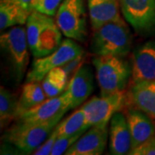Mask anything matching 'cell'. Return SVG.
Returning <instances> with one entry per match:
<instances>
[{
  "instance_id": "5",
  "label": "cell",
  "mask_w": 155,
  "mask_h": 155,
  "mask_svg": "<svg viewBox=\"0 0 155 155\" xmlns=\"http://www.w3.org/2000/svg\"><path fill=\"white\" fill-rule=\"evenodd\" d=\"M84 54L83 48L74 40L62 41L61 46L48 55L35 59L27 73L26 82H41L48 72L57 67H63L67 62Z\"/></svg>"
},
{
  "instance_id": "20",
  "label": "cell",
  "mask_w": 155,
  "mask_h": 155,
  "mask_svg": "<svg viewBox=\"0 0 155 155\" xmlns=\"http://www.w3.org/2000/svg\"><path fill=\"white\" fill-rule=\"evenodd\" d=\"M68 78L62 67L51 70L41 82L47 97H54L63 93L68 84Z\"/></svg>"
},
{
  "instance_id": "17",
  "label": "cell",
  "mask_w": 155,
  "mask_h": 155,
  "mask_svg": "<svg viewBox=\"0 0 155 155\" xmlns=\"http://www.w3.org/2000/svg\"><path fill=\"white\" fill-rule=\"evenodd\" d=\"M127 102L155 122V80L131 84L127 92Z\"/></svg>"
},
{
  "instance_id": "2",
  "label": "cell",
  "mask_w": 155,
  "mask_h": 155,
  "mask_svg": "<svg viewBox=\"0 0 155 155\" xmlns=\"http://www.w3.org/2000/svg\"><path fill=\"white\" fill-rule=\"evenodd\" d=\"M90 48L97 56L127 55L132 48V35L126 22H109L94 30Z\"/></svg>"
},
{
  "instance_id": "18",
  "label": "cell",
  "mask_w": 155,
  "mask_h": 155,
  "mask_svg": "<svg viewBox=\"0 0 155 155\" xmlns=\"http://www.w3.org/2000/svg\"><path fill=\"white\" fill-rule=\"evenodd\" d=\"M32 11L16 0H0V29L26 24Z\"/></svg>"
},
{
  "instance_id": "22",
  "label": "cell",
  "mask_w": 155,
  "mask_h": 155,
  "mask_svg": "<svg viewBox=\"0 0 155 155\" xmlns=\"http://www.w3.org/2000/svg\"><path fill=\"white\" fill-rule=\"evenodd\" d=\"M18 100L17 96L1 86L0 90V121L1 128L5 126L11 120L16 119L18 109Z\"/></svg>"
},
{
  "instance_id": "1",
  "label": "cell",
  "mask_w": 155,
  "mask_h": 155,
  "mask_svg": "<svg viewBox=\"0 0 155 155\" xmlns=\"http://www.w3.org/2000/svg\"><path fill=\"white\" fill-rule=\"evenodd\" d=\"M28 48L35 59L55 51L62 42V32L53 17L33 11L26 22Z\"/></svg>"
},
{
  "instance_id": "28",
  "label": "cell",
  "mask_w": 155,
  "mask_h": 155,
  "mask_svg": "<svg viewBox=\"0 0 155 155\" xmlns=\"http://www.w3.org/2000/svg\"><path fill=\"white\" fill-rule=\"evenodd\" d=\"M16 1L18 2L20 5H22L23 7L27 8L28 10L33 11V10H32V4H33L35 0H16Z\"/></svg>"
},
{
  "instance_id": "11",
  "label": "cell",
  "mask_w": 155,
  "mask_h": 155,
  "mask_svg": "<svg viewBox=\"0 0 155 155\" xmlns=\"http://www.w3.org/2000/svg\"><path fill=\"white\" fill-rule=\"evenodd\" d=\"M155 80V41L140 45L132 54L131 84Z\"/></svg>"
},
{
  "instance_id": "10",
  "label": "cell",
  "mask_w": 155,
  "mask_h": 155,
  "mask_svg": "<svg viewBox=\"0 0 155 155\" xmlns=\"http://www.w3.org/2000/svg\"><path fill=\"white\" fill-rule=\"evenodd\" d=\"M122 15L140 35L155 31V0H120Z\"/></svg>"
},
{
  "instance_id": "26",
  "label": "cell",
  "mask_w": 155,
  "mask_h": 155,
  "mask_svg": "<svg viewBox=\"0 0 155 155\" xmlns=\"http://www.w3.org/2000/svg\"><path fill=\"white\" fill-rule=\"evenodd\" d=\"M128 154L132 155H155V135L149 140L132 149Z\"/></svg>"
},
{
  "instance_id": "8",
  "label": "cell",
  "mask_w": 155,
  "mask_h": 155,
  "mask_svg": "<svg viewBox=\"0 0 155 155\" xmlns=\"http://www.w3.org/2000/svg\"><path fill=\"white\" fill-rule=\"evenodd\" d=\"M127 104V92L121 91L106 97H93L80 108L85 115L89 127L108 126L112 116L121 111Z\"/></svg>"
},
{
  "instance_id": "23",
  "label": "cell",
  "mask_w": 155,
  "mask_h": 155,
  "mask_svg": "<svg viewBox=\"0 0 155 155\" xmlns=\"http://www.w3.org/2000/svg\"><path fill=\"white\" fill-rule=\"evenodd\" d=\"M87 130H82V131L75 134L70 135V136H58L55 143L54 145V147L52 149V152H51V155H61L66 153L68 148L72 144H74L80 138V136Z\"/></svg>"
},
{
  "instance_id": "9",
  "label": "cell",
  "mask_w": 155,
  "mask_h": 155,
  "mask_svg": "<svg viewBox=\"0 0 155 155\" xmlns=\"http://www.w3.org/2000/svg\"><path fill=\"white\" fill-rule=\"evenodd\" d=\"M69 110H72V100L67 90L60 96L50 97L39 105L17 116L15 123L18 124H42L61 118Z\"/></svg>"
},
{
  "instance_id": "21",
  "label": "cell",
  "mask_w": 155,
  "mask_h": 155,
  "mask_svg": "<svg viewBox=\"0 0 155 155\" xmlns=\"http://www.w3.org/2000/svg\"><path fill=\"white\" fill-rule=\"evenodd\" d=\"M88 128L90 127L86 123L84 112L81 108L74 111L63 121H61L56 126L58 136H70L82 130H87Z\"/></svg>"
},
{
  "instance_id": "15",
  "label": "cell",
  "mask_w": 155,
  "mask_h": 155,
  "mask_svg": "<svg viewBox=\"0 0 155 155\" xmlns=\"http://www.w3.org/2000/svg\"><path fill=\"white\" fill-rule=\"evenodd\" d=\"M126 118L131 134V150L144 144L155 135L154 122L144 112L131 107L127 110Z\"/></svg>"
},
{
  "instance_id": "25",
  "label": "cell",
  "mask_w": 155,
  "mask_h": 155,
  "mask_svg": "<svg viewBox=\"0 0 155 155\" xmlns=\"http://www.w3.org/2000/svg\"><path fill=\"white\" fill-rule=\"evenodd\" d=\"M58 138V131L56 127L54 128L52 133L50 134L49 136L46 139L44 142L32 154L34 155H48L51 154L52 149L54 147V145L55 143L56 140Z\"/></svg>"
},
{
  "instance_id": "6",
  "label": "cell",
  "mask_w": 155,
  "mask_h": 155,
  "mask_svg": "<svg viewBox=\"0 0 155 155\" xmlns=\"http://www.w3.org/2000/svg\"><path fill=\"white\" fill-rule=\"evenodd\" d=\"M1 50L11 62L20 79L23 77L29 61V48L26 28L22 25L9 28L0 35Z\"/></svg>"
},
{
  "instance_id": "13",
  "label": "cell",
  "mask_w": 155,
  "mask_h": 155,
  "mask_svg": "<svg viewBox=\"0 0 155 155\" xmlns=\"http://www.w3.org/2000/svg\"><path fill=\"white\" fill-rule=\"evenodd\" d=\"M132 147V140L126 116L121 111L116 112L110 122L109 148L114 155L128 154Z\"/></svg>"
},
{
  "instance_id": "3",
  "label": "cell",
  "mask_w": 155,
  "mask_h": 155,
  "mask_svg": "<svg viewBox=\"0 0 155 155\" xmlns=\"http://www.w3.org/2000/svg\"><path fill=\"white\" fill-rule=\"evenodd\" d=\"M101 96L124 91L131 78V67L121 56L102 55L93 59Z\"/></svg>"
},
{
  "instance_id": "14",
  "label": "cell",
  "mask_w": 155,
  "mask_h": 155,
  "mask_svg": "<svg viewBox=\"0 0 155 155\" xmlns=\"http://www.w3.org/2000/svg\"><path fill=\"white\" fill-rule=\"evenodd\" d=\"M72 100V109L82 105L94 91V78L91 67L82 65L72 75L67 87Z\"/></svg>"
},
{
  "instance_id": "12",
  "label": "cell",
  "mask_w": 155,
  "mask_h": 155,
  "mask_svg": "<svg viewBox=\"0 0 155 155\" xmlns=\"http://www.w3.org/2000/svg\"><path fill=\"white\" fill-rule=\"evenodd\" d=\"M109 138L108 126H92L72 144L67 155H99L105 150Z\"/></svg>"
},
{
  "instance_id": "24",
  "label": "cell",
  "mask_w": 155,
  "mask_h": 155,
  "mask_svg": "<svg viewBox=\"0 0 155 155\" xmlns=\"http://www.w3.org/2000/svg\"><path fill=\"white\" fill-rule=\"evenodd\" d=\"M63 1L64 0H35L32 4V10L54 17Z\"/></svg>"
},
{
  "instance_id": "4",
  "label": "cell",
  "mask_w": 155,
  "mask_h": 155,
  "mask_svg": "<svg viewBox=\"0 0 155 155\" xmlns=\"http://www.w3.org/2000/svg\"><path fill=\"white\" fill-rule=\"evenodd\" d=\"M60 122L54 121L28 125L15 123L6 131L3 139L25 153H33L49 136Z\"/></svg>"
},
{
  "instance_id": "7",
  "label": "cell",
  "mask_w": 155,
  "mask_h": 155,
  "mask_svg": "<svg viewBox=\"0 0 155 155\" xmlns=\"http://www.w3.org/2000/svg\"><path fill=\"white\" fill-rule=\"evenodd\" d=\"M55 16L56 23L66 37L81 42L85 41L87 23L84 0H64Z\"/></svg>"
},
{
  "instance_id": "16",
  "label": "cell",
  "mask_w": 155,
  "mask_h": 155,
  "mask_svg": "<svg viewBox=\"0 0 155 155\" xmlns=\"http://www.w3.org/2000/svg\"><path fill=\"white\" fill-rule=\"evenodd\" d=\"M120 0H88L91 25L96 30L106 23L123 21L120 13Z\"/></svg>"
},
{
  "instance_id": "27",
  "label": "cell",
  "mask_w": 155,
  "mask_h": 155,
  "mask_svg": "<svg viewBox=\"0 0 155 155\" xmlns=\"http://www.w3.org/2000/svg\"><path fill=\"white\" fill-rule=\"evenodd\" d=\"M83 58H84V54L83 55L78 56L76 57L75 59H73L72 61H70L69 62H67L66 65H64L63 67H61L64 71L67 72V76L70 77L72 75V73L74 74L76 71L79 67L82 66V61H83Z\"/></svg>"
},
{
  "instance_id": "19",
  "label": "cell",
  "mask_w": 155,
  "mask_h": 155,
  "mask_svg": "<svg viewBox=\"0 0 155 155\" xmlns=\"http://www.w3.org/2000/svg\"><path fill=\"white\" fill-rule=\"evenodd\" d=\"M47 98L41 82H26L22 86L21 96L18 100L17 116L39 105Z\"/></svg>"
}]
</instances>
